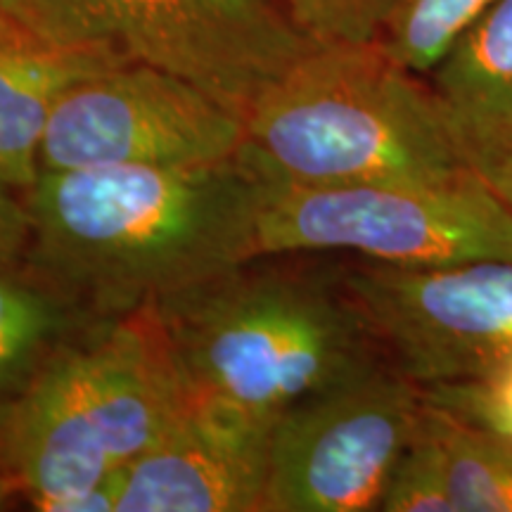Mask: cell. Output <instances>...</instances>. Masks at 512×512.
Masks as SVG:
<instances>
[{
  "mask_svg": "<svg viewBox=\"0 0 512 512\" xmlns=\"http://www.w3.org/2000/svg\"><path fill=\"white\" fill-rule=\"evenodd\" d=\"M24 204L31 271L91 316L121 318L259 256L264 181L238 155L41 169Z\"/></svg>",
  "mask_w": 512,
  "mask_h": 512,
  "instance_id": "1",
  "label": "cell"
},
{
  "mask_svg": "<svg viewBox=\"0 0 512 512\" xmlns=\"http://www.w3.org/2000/svg\"><path fill=\"white\" fill-rule=\"evenodd\" d=\"M266 254L147 306L195 399L278 418L318 389L387 361L339 266Z\"/></svg>",
  "mask_w": 512,
  "mask_h": 512,
  "instance_id": "2",
  "label": "cell"
},
{
  "mask_svg": "<svg viewBox=\"0 0 512 512\" xmlns=\"http://www.w3.org/2000/svg\"><path fill=\"white\" fill-rule=\"evenodd\" d=\"M238 157L287 185H439L470 174L425 76L377 41L320 43L245 117Z\"/></svg>",
  "mask_w": 512,
  "mask_h": 512,
  "instance_id": "3",
  "label": "cell"
},
{
  "mask_svg": "<svg viewBox=\"0 0 512 512\" xmlns=\"http://www.w3.org/2000/svg\"><path fill=\"white\" fill-rule=\"evenodd\" d=\"M150 309L67 342L0 427V465L31 508L100 484L145 453L190 403Z\"/></svg>",
  "mask_w": 512,
  "mask_h": 512,
  "instance_id": "4",
  "label": "cell"
},
{
  "mask_svg": "<svg viewBox=\"0 0 512 512\" xmlns=\"http://www.w3.org/2000/svg\"><path fill=\"white\" fill-rule=\"evenodd\" d=\"M0 12L55 43L181 76L242 119L320 46L278 0H0Z\"/></svg>",
  "mask_w": 512,
  "mask_h": 512,
  "instance_id": "5",
  "label": "cell"
},
{
  "mask_svg": "<svg viewBox=\"0 0 512 512\" xmlns=\"http://www.w3.org/2000/svg\"><path fill=\"white\" fill-rule=\"evenodd\" d=\"M328 252L396 266L512 259V211L475 169L439 185L264 181L256 254Z\"/></svg>",
  "mask_w": 512,
  "mask_h": 512,
  "instance_id": "6",
  "label": "cell"
},
{
  "mask_svg": "<svg viewBox=\"0 0 512 512\" xmlns=\"http://www.w3.org/2000/svg\"><path fill=\"white\" fill-rule=\"evenodd\" d=\"M422 408V387L389 361L294 401L273 422L264 512L377 510Z\"/></svg>",
  "mask_w": 512,
  "mask_h": 512,
  "instance_id": "7",
  "label": "cell"
},
{
  "mask_svg": "<svg viewBox=\"0 0 512 512\" xmlns=\"http://www.w3.org/2000/svg\"><path fill=\"white\" fill-rule=\"evenodd\" d=\"M382 354L422 389L486 380L512 361V259L339 264Z\"/></svg>",
  "mask_w": 512,
  "mask_h": 512,
  "instance_id": "8",
  "label": "cell"
},
{
  "mask_svg": "<svg viewBox=\"0 0 512 512\" xmlns=\"http://www.w3.org/2000/svg\"><path fill=\"white\" fill-rule=\"evenodd\" d=\"M245 119L202 88L128 62L76 83L50 114L38 166H190L235 157Z\"/></svg>",
  "mask_w": 512,
  "mask_h": 512,
  "instance_id": "9",
  "label": "cell"
},
{
  "mask_svg": "<svg viewBox=\"0 0 512 512\" xmlns=\"http://www.w3.org/2000/svg\"><path fill=\"white\" fill-rule=\"evenodd\" d=\"M275 418L195 399L121 470L117 512H264Z\"/></svg>",
  "mask_w": 512,
  "mask_h": 512,
  "instance_id": "10",
  "label": "cell"
},
{
  "mask_svg": "<svg viewBox=\"0 0 512 512\" xmlns=\"http://www.w3.org/2000/svg\"><path fill=\"white\" fill-rule=\"evenodd\" d=\"M121 64L128 60L112 50L55 43L0 12V181L27 192L62 95Z\"/></svg>",
  "mask_w": 512,
  "mask_h": 512,
  "instance_id": "11",
  "label": "cell"
},
{
  "mask_svg": "<svg viewBox=\"0 0 512 512\" xmlns=\"http://www.w3.org/2000/svg\"><path fill=\"white\" fill-rule=\"evenodd\" d=\"M427 81L467 164L512 136V0H496Z\"/></svg>",
  "mask_w": 512,
  "mask_h": 512,
  "instance_id": "12",
  "label": "cell"
},
{
  "mask_svg": "<svg viewBox=\"0 0 512 512\" xmlns=\"http://www.w3.org/2000/svg\"><path fill=\"white\" fill-rule=\"evenodd\" d=\"M98 320L27 264H0V427L50 358Z\"/></svg>",
  "mask_w": 512,
  "mask_h": 512,
  "instance_id": "13",
  "label": "cell"
},
{
  "mask_svg": "<svg viewBox=\"0 0 512 512\" xmlns=\"http://www.w3.org/2000/svg\"><path fill=\"white\" fill-rule=\"evenodd\" d=\"M420 430L437 448L456 512H512V437L427 399Z\"/></svg>",
  "mask_w": 512,
  "mask_h": 512,
  "instance_id": "14",
  "label": "cell"
},
{
  "mask_svg": "<svg viewBox=\"0 0 512 512\" xmlns=\"http://www.w3.org/2000/svg\"><path fill=\"white\" fill-rule=\"evenodd\" d=\"M496 0H394L377 43L418 76H430L448 50Z\"/></svg>",
  "mask_w": 512,
  "mask_h": 512,
  "instance_id": "15",
  "label": "cell"
},
{
  "mask_svg": "<svg viewBox=\"0 0 512 512\" xmlns=\"http://www.w3.org/2000/svg\"><path fill=\"white\" fill-rule=\"evenodd\" d=\"M382 512H456L448 494L437 448L427 434L415 432L399 463L394 465L380 501Z\"/></svg>",
  "mask_w": 512,
  "mask_h": 512,
  "instance_id": "16",
  "label": "cell"
},
{
  "mask_svg": "<svg viewBox=\"0 0 512 512\" xmlns=\"http://www.w3.org/2000/svg\"><path fill=\"white\" fill-rule=\"evenodd\" d=\"M318 43H370L380 36L394 0H278Z\"/></svg>",
  "mask_w": 512,
  "mask_h": 512,
  "instance_id": "17",
  "label": "cell"
},
{
  "mask_svg": "<svg viewBox=\"0 0 512 512\" xmlns=\"http://www.w3.org/2000/svg\"><path fill=\"white\" fill-rule=\"evenodd\" d=\"M425 399L460 418L512 437V361L486 380L422 389Z\"/></svg>",
  "mask_w": 512,
  "mask_h": 512,
  "instance_id": "18",
  "label": "cell"
},
{
  "mask_svg": "<svg viewBox=\"0 0 512 512\" xmlns=\"http://www.w3.org/2000/svg\"><path fill=\"white\" fill-rule=\"evenodd\" d=\"M29 238L27 204L19 202L10 185L0 181V264H17L27 254Z\"/></svg>",
  "mask_w": 512,
  "mask_h": 512,
  "instance_id": "19",
  "label": "cell"
},
{
  "mask_svg": "<svg viewBox=\"0 0 512 512\" xmlns=\"http://www.w3.org/2000/svg\"><path fill=\"white\" fill-rule=\"evenodd\" d=\"M470 166L512 211V136L472 159Z\"/></svg>",
  "mask_w": 512,
  "mask_h": 512,
  "instance_id": "20",
  "label": "cell"
},
{
  "mask_svg": "<svg viewBox=\"0 0 512 512\" xmlns=\"http://www.w3.org/2000/svg\"><path fill=\"white\" fill-rule=\"evenodd\" d=\"M15 491H17L15 482H12L8 472H5L3 465H0V510L8 508L10 498H12V494H15Z\"/></svg>",
  "mask_w": 512,
  "mask_h": 512,
  "instance_id": "21",
  "label": "cell"
}]
</instances>
